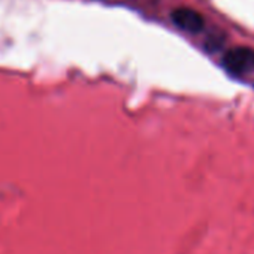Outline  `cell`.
Here are the masks:
<instances>
[{
	"mask_svg": "<svg viewBox=\"0 0 254 254\" xmlns=\"http://www.w3.org/2000/svg\"><path fill=\"white\" fill-rule=\"evenodd\" d=\"M221 66L233 76L247 75L254 69V50L250 47H236L227 50L223 54Z\"/></svg>",
	"mask_w": 254,
	"mask_h": 254,
	"instance_id": "cell-1",
	"label": "cell"
},
{
	"mask_svg": "<svg viewBox=\"0 0 254 254\" xmlns=\"http://www.w3.org/2000/svg\"><path fill=\"white\" fill-rule=\"evenodd\" d=\"M171 18H172V23L178 29L189 32V33H199L205 27V18L202 17V14L187 6L174 9L171 14Z\"/></svg>",
	"mask_w": 254,
	"mask_h": 254,
	"instance_id": "cell-2",
	"label": "cell"
}]
</instances>
